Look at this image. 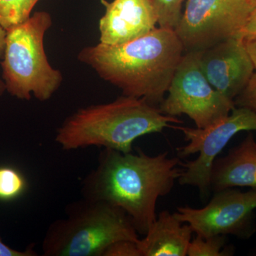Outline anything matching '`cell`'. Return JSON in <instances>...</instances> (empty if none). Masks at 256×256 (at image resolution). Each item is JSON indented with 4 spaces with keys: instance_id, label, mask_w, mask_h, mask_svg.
Here are the masks:
<instances>
[{
    "instance_id": "6da1fadb",
    "label": "cell",
    "mask_w": 256,
    "mask_h": 256,
    "mask_svg": "<svg viewBox=\"0 0 256 256\" xmlns=\"http://www.w3.org/2000/svg\"><path fill=\"white\" fill-rule=\"evenodd\" d=\"M180 162L168 152L150 156L104 148L97 166L82 180V197L122 208L144 236L156 220L158 198L169 194L181 174Z\"/></svg>"
},
{
    "instance_id": "7a4b0ae2",
    "label": "cell",
    "mask_w": 256,
    "mask_h": 256,
    "mask_svg": "<svg viewBox=\"0 0 256 256\" xmlns=\"http://www.w3.org/2000/svg\"><path fill=\"white\" fill-rule=\"evenodd\" d=\"M184 53L174 30L159 28L124 44L84 47L78 60L124 96L158 106Z\"/></svg>"
},
{
    "instance_id": "3957f363",
    "label": "cell",
    "mask_w": 256,
    "mask_h": 256,
    "mask_svg": "<svg viewBox=\"0 0 256 256\" xmlns=\"http://www.w3.org/2000/svg\"><path fill=\"white\" fill-rule=\"evenodd\" d=\"M176 124L183 121L162 114L144 99L122 95L108 104L76 111L58 128L55 141L66 151L95 146L128 153L138 138Z\"/></svg>"
},
{
    "instance_id": "277c9868",
    "label": "cell",
    "mask_w": 256,
    "mask_h": 256,
    "mask_svg": "<svg viewBox=\"0 0 256 256\" xmlns=\"http://www.w3.org/2000/svg\"><path fill=\"white\" fill-rule=\"evenodd\" d=\"M140 239L122 208L82 197L69 204L64 218L50 224L42 240V255L102 256L114 242Z\"/></svg>"
},
{
    "instance_id": "5b68a950",
    "label": "cell",
    "mask_w": 256,
    "mask_h": 256,
    "mask_svg": "<svg viewBox=\"0 0 256 256\" xmlns=\"http://www.w3.org/2000/svg\"><path fill=\"white\" fill-rule=\"evenodd\" d=\"M53 20L47 12H36L26 21L6 30L1 66L6 90L20 100L32 96L48 100L63 82L60 70L52 66L44 48V37Z\"/></svg>"
},
{
    "instance_id": "8992f818",
    "label": "cell",
    "mask_w": 256,
    "mask_h": 256,
    "mask_svg": "<svg viewBox=\"0 0 256 256\" xmlns=\"http://www.w3.org/2000/svg\"><path fill=\"white\" fill-rule=\"evenodd\" d=\"M184 134L186 146L178 148L180 158L198 153V158L184 163L180 162L182 172L178 178L181 185L194 186L202 198L210 192V172L217 156L229 141L242 131H256V112L245 107H236L230 114L204 129L174 126Z\"/></svg>"
},
{
    "instance_id": "52a82bcc",
    "label": "cell",
    "mask_w": 256,
    "mask_h": 256,
    "mask_svg": "<svg viewBox=\"0 0 256 256\" xmlns=\"http://www.w3.org/2000/svg\"><path fill=\"white\" fill-rule=\"evenodd\" d=\"M200 52H185L159 108L166 116L184 114L204 129L228 116L236 107L212 86L202 72Z\"/></svg>"
},
{
    "instance_id": "ba28073f",
    "label": "cell",
    "mask_w": 256,
    "mask_h": 256,
    "mask_svg": "<svg viewBox=\"0 0 256 256\" xmlns=\"http://www.w3.org/2000/svg\"><path fill=\"white\" fill-rule=\"evenodd\" d=\"M256 0H186L174 28L184 52H202L238 37Z\"/></svg>"
},
{
    "instance_id": "9c48e42d",
    "label": "cell",
    "mask_w": 256,
    "mask_h": 256,
    "mask_svg": "<svg viewBox=\"0 0 256 256\" xmlns=\"http://www.w3.org/2000/svg\"><path fill=\"white\" fill-rule=\"evenodd\" d=\"M256 188L242 192L227 188L214 192L203 208L178 207L174 215L203 237L232 235L248 239L256 232Z\"/></svg>"
},
{
    "instance_id": "30bf717a",
    "label": "cell",
    "mask_w": 256,
    "mask_h": 256,
    "mask_svg": "<svg viewBox=\"0 0 256 256\" xmlns=\"http://www.w3.org/2000/svg\"><path fill=\"white\" fill-rule=\"evenodd\" d=\"M200 63L210 85L234 101L246 86L256 70L245 42L238 37L200 52Z\"/></svg>"
},
{
    "instance_id": "8fae6325",
    "label": "cell",
    "mask_w": 256,
    "mask_h": 256,
    "mask_svg": "<svg viewBox=\"0 0 256 256\" xmlns=\"http://www.w3.org/2000/svg\"><path fill=\"white\" fill-rule=\"evenodd\" d=\"M106 12L99 21L100 43L124 44L156 30L158 16L152 0H100Z\"/></svg>"
},
{
    "instance_id": "7c38bea8",
    "label": "cell",
    "mask_w": 256,
    "mask_h": 256,
    "mask_svg": "<svg viewBox=\"0 0 256 256\" xmlns=\"http://www.w3.org/2000/svg\"><path fill=\"white\" fill-rule=\"evenodd\" d=\"M210 188L214 192L227 188H256V140L250 131L226 156L215 160Z\"/></svg>"
},
{
    "instance_id": "4fadbf2b",
    "label": "cell",
    "mask_w": 256,
    "mask_h": 256,
    "mask_svg": "<svg viewBox=\"0 0 256 256\" xmlns=\"http://www.w3.org/2000/svg\"><path fill=\"white\" fill-rule=\"evenodd\" d=\"M193 233L191 226L162 210L138 245L142 256H186Z\"/></svg>"
},
{
    "instance_id": "5bb4252c",
    "label": "cell",
    "mask_w": 256,
    "mask_h": 256,
    "mask_svg": "<svg viewBox=\"0 0 256 256\" xmlns=\"http://www.w3.org/2000/svg\"><path fill=\"white\" fill-rule=\"evenodd\" d=\"M40 0H0V26L5 30L26 21Z\"/></svg>"
},
{
    "instance_id": "9a60e30c",
    "label": "cell",
    "mask_w": 256,
    "mask_h": 256,
    "mask_svg": "<svg viewBox=\"0 0 256 256\" xmlns=\"http://www.w3.org/2000/svg\"><path fill=\"white\" fill-rule=\"evenodd\" d=\"M226 236L216 235L203 237L196 235L188 248V256H230L234 255L233 248L226 247Z\"/></svg>"
},
{
    "instance_id": "2e32d148",
    "label": "cell",
    "mask_w": 256,
    "mask_h": 256,
    "mask_svg": "<svg viewBox=\"0 0 256 256\" xmlns=\"http://www.w3.org/2000/svg\"><path fill=\"white\" fill-rule=\"evenodd\" d=\"M26 181L22 174L9 166H0V200L10 201L22 194Z\"/></svg>"
},
{
    "instance_id": "e0dca14e",
    "label": "cell",
    "mask_w": 256,
    "mask_h": 256,
    "mask_svg": "<svg viewBox=\"0 0 256 256\" xmlns=\"http://www.w3.org/2000/svg\"><path fill=\"white\" fill-rule=\"evenodd\" d=\"M184 0H152L160 28L174 30L181 18Z\"/></svg>"
},
{
    "instance_id": "ac0fdd59",
    "label": "cell",
    "mask_w": 256,
    "mask_h": 256,
    "mask_svg": "<svg viewBox=\"0 0 256 256\" xmlns=\"http://www.w3.org/2000/svg\"><path fill=\"white\" fill-rule=\"evenodd\" d=\"M138 242L130 240H119L108 248L102 256H142Z\"/></svg>"
},
{
    "instance_id": "d6986e66",
    "label": "cell",
    "mask_w": 256,
    "mask_h": 256,
    "mask_svg": "<svg viewBox=\"0 0 256 256\" xmlns=\"http://www.w3.org/2000/svg\"><path fill=\"white\" fill-rule=\"evenodd\" d=\"M236 107H245L256 112V72L252 74L250 82L234 100Z\"/></svg>"
},
{
    "instance_id": "ffe728a7",
    "label": "cell",
    "mask_w": 256,
    "mask_h": 256,
    "mask_svg": "<svg viewBox=\"0 0 256 256\" xmlns=\"http://www.w3.org/2000/svg\"><path fill=\"white\" fill-rule=\"evenodd\" d=\"M238 38L244 41L256 38V4L240 32Z\"/></svg>"
},
{
    "instance_id": "44dd1931",
    "label": "cell",
    "mask_w": 256,
    "mask_h": 256,
    "mask_svg": "<svg viewBox=\"0 0 256 256\" xmlns=\"http://www.w3.org/2000/svg\"><path fill=\"white\" fill-rule=\"evenodd\" d=\"M36 252L33 250V248L30 247L26 250H14L11 247L8 246L0 238V256H36Z\"/></svg>"
},
{
    "instance_id": "7402d4cb",
    "label": "cell",
    "mask_w": 256,
    "mask_h": 256,
    "mask_svg": "<svg viewBox=\"0 0 256 256\" xmlns=\"http://www.w3.org/2000/svg\"><path fill=\"white\" fill-rule=\"evenodd\" d=\"M6 34V30L2 26H0V55L4 54ZM5 92H6V86H5L4 80H0V96H2Z\"/></svg>"
},
{
    "instance_id": "603a6c76",
    "label": "cell",
    "mask_w": 256,
    "mask_h": 256,
    "mask_svg": "<svg viewBox=\"0 0 256 256\" xmlns=\"http://www.w3.org/2000/svg\"><path fill=\"white\" fill-rule=\"evenodd\" d=\"M245 44L246 46L248 52L250 55V58L254 62L256 70V38L246 40Z\"/></svg>"
}]
</instances>
